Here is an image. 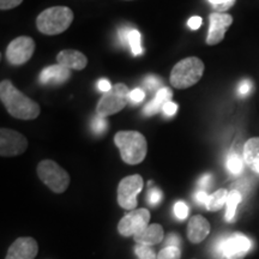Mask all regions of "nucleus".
<instances>
[{"label":"nucleus","mask_w":259,"mask_h":259,"mask_svg":"<svg viewBox=\"0 0 259 259\" xmlns=\"http://www.w3.org/2000/svg\"><path fill=\"white\" fill-rule=\"evenodd\" d=\"M177 111H178V105H176V103L171 102V101L167 102L166 105L163 106V108H162V112H163L164 115H167V116L174 115L177 113Z\"/></svg>","instance_id":"72a5a7b5"},{"label":"nucleus","mask_w":259,"mask_h":259,"mask_svg":"<svg viewBox=\"0 0 259 259\" xmlns=\"http://www.w3.org/2000/svg\"><path fill=\"white\" fill-rule=\"evenodd\" d=\"M174 213L179 220H185L189 216V206L184 202H177L174 205Z\"/></svg>","instance_id":"c85d7f7f"},{"label":"nucleus","mask_w":259,"mask_h":259,"mask_svg":"<svg viewBox=\"0 0 259 259\" xmlns=\"http://www.w3.org/2000/svg\"><path fill=\"white\" fill-rule=\"evenodd\" d=\"M196 200L197 203L200 204V205H206V203H208L209 200V194L206 193L205 191L200 190L196 193Z\"/></svg>","instance_id":"c9c22d12"},{"label":"nucleus","mask_w":259,"mask_h":259,"mask_svg":"<svg viewBox=\"0 0 259 259\" xmlns=\"http://www.w3.org/2000/svg\"><path fill=\"white\" fill-rule=\"evenodd\" d=\"M210 233V223L203 216L197 215L190 219L187 225V238L192 244L202 242Z\"/></svg>","instance_id":"2eb2a0df"},{"label":"nucleus","mask_w":259,"mask_h":259,"mask_svg":"<svg viewBox=\"0 0 259 259\" xmlns=\"http://www.w3.org/2000/svg\"><path fill=\"white\" fill-rule=\"evenodd\" d=\"M235 2L236 0H209L212 8L216 10V12H220V14H225L227 10H229L235 4Z\"/></svg>","instance_id":"a878e982"},{"label":"nucleus","mask_w":259,"mask_h":259,"mask_svg":"<svg viewBox=\"0 0 259 259\" xmlns=\"http://www.w3.org/2000/svg\"><path fill=\"white\" fill-rule=\"evenodd\" d=\"M242 199L241 193L238 190H233L229 192L227 198V210H226V221L233 222L236 215V208Z\"/></svg>","instance_id":"aec40b11"},{"label":"nucleus","mask_w":259,"mask_h":259,"mask_svg":"<svg viewBox=\"0 0 259 259\" xmlns=\"http://www.w3.org/2000/svg\"><path fill=\"white\" fill-rule=\"evenodd\" d=\"M144 85L147 87L149 90H153V92L156 90L157 93L158 90H160L158 88L162 87V80L156 76H148L147 78L144 79ZM162 88H163V87H162Z\"/></svg>","instance_id":"cd10ccee"},{"label":"nucleus","mask_w":259,"mask_h":259,"mask_svg":"<svg viewBox=\"0 0 259 259\" xmlns=\"http://www.w3.org/2000/svg\"><path fill=\"white\" fill-rule=\"evenodd\" d=\"M22 3H23V0H0V9L3 11H6V10L17 8Z\"/></svg>","instance_id":"7c9ffc66"},{"label":"nucleus","mask_w":259,"mask_h":259,"mask_svg":"<svg viewBox=\"0 0 259 259\" xmlns=\"http://www.w3.org/2000/svg\"><path fill=\"white\" fill-rule=\"evenodd\" d=\"M251 90H252V83L250 80H244V82H241L238 87V94L241 96H245L247 95V94H250Z\"/></svg>","instance_id":"473e14b6"},{"label":"nucleus","mask_w":259,"mask_h":259,"mask_svg":"<svg viewBox=\"0 0 259 259\" xmlns=\"http://www.w3.org/2000/svg\"><path fill=\"white\" fill-rule=\"evenodd\" d=\"M210 183H211V176L210 174H204L198 181V186L204 191L210 186Z\"/></svg>","instance_id":"4c0bfd02"},{"label":"nucleus","mask_w":259,"mask_h":259,"mask_svg":"<svg viewBox=\"0 0 259 259\" xmlns=\"http://www.w3.org/2000/svg\"><path fill=\"white\" fill-rule=\"evenodd\" d=\"M145 99V93L143 92L142 89H134L130 94V100H131L134 103H138V102H142L143 100Z\"/></svg>","instance_id":"2f4dec72"},{"label":"nucleus","mask_w":259,"mask_h":259,"mask_svg":"<svg viewBox=\"0 0 259 259\" xmlns=\"http://www.w3.org/2000/svg\"><path fill=\"white\" fill-rule=\"evenodd\" d=\"M28 148V139L19 132L10 128L0 130V155L12 157L23 154Z\"/></svg>","instance_id":"9d476101"},{"label":"nucleus","mask_w":259,"mask_h":259,"mask_svg":"<svg viewBox=\"0 0 259 259\" xmlns=\"http://www.w3.org/2000/svg\"><path fill=\"white\" fill-rule=\"evenodd\" d=\"M162 200V192L158 189H151L148 192V203L151 206H156Z\"/></svg>","instance_id":"c756f323"},{"label":"nucleus","mask_w":259,"mask_h":259,"mask_svg":"<svg viewBox=\"0 0 259 259\" xmlns=\"http://www.w3.org/2000/svg\"><path fill=\"white\" fill-rule=\"evenodd\" d=\"M204 63L197 57H189L174 65L170 72V84L177 89H187L202 78Z\"/></svg>","instance_id":"20e7f679"},{"label":"nucleus","mask_w":259,"mask_h":259,"mask_svg":"<svg viewBox=\"0 0 259 259\" xmlns=\"http://www.w3.org/2000/svg\"><path fill=\"white\" fill-rule=\"evenodd\" d=\"M173 97V92L169 88H161L156 93V96L151 100L150 103H148L147 106L144 107L143 113L145 115H155L157 114L158 112L163 108V106L166 105L167 102L170 101V99Z\"/></svg>","instance_id":"6ab92c4d"},{"label":"nucleus","mask_w":259,"mask_h":259,"mask_svg":"<svg viewBox=\"0 0 259 259\" xmlns=\"http://www.w3.org/2000/svg\"><path fill=\"white\" fill-rule=\"evenodd\" d=\"M35 52V42L29 36H19L10 42L6 48V59L14 66L23 65L31 59Z\"/></svg>","instance_id":"1a4fd4ad"},{"label":"nucleus","mask_w":259,"mask_h":259,"mask_svg":"<svg viewBox=\"0 0 259 259\" xmlns=\"http://www.w3.org/2000/svg\"><path fill=\"white\" fill-rule=\"evenodd\" d=\"M112 84L108 82V80L107 79H101L99 82V89L101 90V92H103V93H107V92H109V90L112 89Z\"/></svg>","instance_id":"ea45409f"},{"label":"nucleus","mask_w":259,"mask_h":259,"mask_svg":"<svg viewBox=\"0 0 259 259\" xmlns=\"http://www.w3.org/2000/svg\"><path fill=\"white\" fill-rule=\"evenodd\" d=\"M242 157L247 167L259 174V137L251 138L246 142Z\"/></svg>","instance_id":"a211bd4d"},{"label":"nucleus","mask_w":259,"mask_h":259,"mask_svg":"<svg viewBox=\"0 0 259 259\" xmlns=\"http://www.w3.org/2000/svg\"><path fill=\"white\" fill-rule=\"evenodd\" d=\"M252 241L241 233L222 238L215 246V252L220 258L244 259L252 248Z\"/></svg>","instance_id":"0eeeda50"},{"label":"nucleus","mask_w":259,"mask_h":259,"mask_svg":"<svg viewBox=\"0 0 259 259\" xmlns=\"http://www.w3.org/2000/svg\"><path fill=\"white\" fill-rule=\"evenodd\" d=\"M38 245L32 238H18L10 246L5 259H35Z\"/></svg>","instance_id":"ddd939ff"},{"label":"nucleus","mask_w":259,"mask_h":259,"mask_svg":"<svg viewBox=\"0 0 259 259\" xmlns=\"http://www.w3.org/2000/svg\"><path fill=\"white\" fill-rule=\"evenodd\" d=\"M73 17L72 10L67 6H53L37 16L36 28L44 35H59L69 29Z\"/></svg>","instance_id":"7ed1b4c3"},{"label":"nucleus","mask_w":259,"mask_h":259,"mask_svg":"<svg viewBox=\"0 0 259 259\" xmlns=\"http://www.w3.org/2000/svg\"><path fill=\"white\" fill-rule=\"evenodd\" d=\"M244 157H241L240 155L236 153H231L227 156L226 166L227 169L229 170V173L233 176H239L244 170Z\"/></svg>","instance_id":"4be33fe9"},{"label":"nucleus","mask_w":259,"mask_h":259,"mask_svg":"<svg viewBox=\"0 0 259 259\" xmlns=\"http://www.w3.org/2000/svg\"><path fill=\"white\" fill-rule=\"evenodd\" d=\"M209 31L206 36V44L209 46L218 45L225 38L226 31L228 30L233 23V17L228 14L212 12L209 16Z\"/></svg>","instance_id":"f8f14e48"},{"label":"nucleus","mask_w":259,"mask_h":259,"mask_svg":"<svg viewBox=\"0 0 259 259\" xmlns=\"http://www.w3.org/2000/svg\"><path fill=\"white\" fill-rule=\"evenodd\" d=\"M179 244H180L179 236H178L177 234H169L168 235V240H167L166 246H164V247H167V246H176V247H179Z\"/></svg>","instance_id":"58836bf2"},{"label":"nucleus","mask_w":259,"mask_h":259,"mask_svg":"<svg viewBox=\"0 0 259 259\" xmlns=\"http://www.w3.org/2000/svg\"><path fill=\"white\" fill-rule=\"evenodd\" d=\"M130 94L131 92L126 84H114L109 92L103 93L100 101L97 102L96 115L107 118L122 111L130 102Z\"/></svg>","instance_id":"39448f33"},{"label":"nucleus","mask_w":259,"mask_h":259,"mask_svg":"<svg viewBox=\"0 0 259 259\" xmlns=\"http://www.w3.org/2000/svg\"><path fill=\"white\" fill-rule=\"evenodd\" d=\"M107 127H108V122H107L105 118H101V116L96 115L95 118L93 119L92 128H93L94 134L101 135V134H103V132H106Z\"/></svg>","instance_id":"bb28decb"},{"label":"nucleus","mask_w":259,"mask_h":259,"mask_svg":"<svg viewBox=\"0 0 259 259\" xmlns=\"http://www.w3.org/2000/svg\"><path fill=\"white\" fill-rule=\"evenodd\" d=\"M135 253L141 259H157L156 253L153 251V248H150V246L137 245L135 247Z\"/></svg>","instance_id":"393cba45"},{"label":"nucleus","mask_w":259,"mask_h":259,"mask_svg":"<svg viewBox=\"0 0 259 259\" xmlns=\"http://www.w3.org/2000/svg\"><path fill=\"white\" fill-rule=\"evenodd\" d=\"M0 99L10 114L21 120H34L41 113L40 105L19 92L9 79L0 83Z\"/></svg>","instance_id":"f257e3e1"},{"label":"nucleus","mask_w":259,"mask_h":259,"mask_svg":"<svg viewBox=\"0 0 259 259\" xmlns=\"http://www.w3.org/2000/svg\"><path fill=\"white\" fill-rule=\"evenodd\" d=\"M37 176L48 189L56 193H63L70 185V176L53 160H44L37 166Z\"/></svg>","instance_id":"423d86ee"},{"label":"nucleus","mask_w":259,"mask_h":259,"mask_svg":"<svg viewBox=\"0 0 259 259\" xmlns=\"http://www.w3.org/2000/svg\"><path fill=\"white\" fill-rule=\"evenodd\" d=\"M130 30H131V28H130V27H124V28H121L120 30H119V40H120L122 46H126V45H128Z\"/></svg>","instance_id":"f704fd0d"},{"label":"nucleus","mask_w":259,"mask_h":259,"mask_svg":"<svg viewBox=\"0 0 259 259\" xmlns=\"http://www.w3.org/2000/svg\"><path fill=\"white\" fill-rule=\"evenodd\" d=\"M114 143L120 151L122 161L127 164H138L148 153L147 139L138 131H120L114 136Z\"/></svg>","instance_id":"f03ea898"},{"label":"nucleus","mask_w":259,"mask_h":259,"mask_svg":"<svg viewBox=\"0 0 259 259\" xmlns=\"http://www.w3.org/2000/svg\"><path fill=\"white\" fill-rule=\"evenodd\" d=\"M128 46L131 48L134 56H141L143 53V48L141 44V32L137 29L131 28L128 34Z\"/></svg>","instance_id":"5701e85b"},{"label":"nucleus","mask_w":259,"mask_h":259,"mask_svg":"<svg viewBox=\"0 0 259 259\" xmlns=\"http://www.w3.org/2000/svg\"><path fill=\"white\" fill-rule=\"evenodd\" d=\"M150 221V212L147 209H137L130 211L120 220L118 232L122 236H134L147 228Z\"/></svg>","instance_id":"9b49d317"},{"label":"nucleus","mask_w":259,"mask_h":259,"mask_svg":"<svg viewBox=\"0 0 259 259\" xmlns=\"http://www.w3.org/2000/svg\"><path fill=\"white\" fill-rule=\"evenodd\" d=\"M229 192L225 189L218 190L216 192H213L212 194L209 196V200L206 203V209L209 211H218L222 208L223 205L227 203V198H228Z\"/></svg>","instance_id":"412c9836"},{"label":"nucleus","mask_w":259,"mask_h":259,"mask_svg":"<svg viewBox=\"0 0 259 259\" xmlns=\"http://www.w3.org/2000/svg\"><path fill=\"white\" fill-rule=\"evenodd\" d=\"M202 22L203 19L199 17V16H193V17H191L189 19V27L192 29V30H197V29L200 28V25H202Z\"/></svg>","instance_id":"e433bc0d"},{"label":"nucleus","mask_w":259,"mask_h":259,"mask_svg":"<svg viewBox=\"0 0 259 259\" xmlns=\"http://www.w3.org/2000/svg\"><path fill=\"white\" fill-rule=\"evenodd\" d=\"M143 178L139 174L126 177L119 183L118 204L122 209L134 210L137 206V194L143 190Z\"/></svg>","instance_id":"6e6552de"},{"label":"nucleus","mask_w":259,"mask_h":259,"mask_svg":"<svg viewBox=\"0 0 259 259\" xmlns=\"http://www.w3.org/2000/svg\"><path fill=\"white\" fill-rule=\"evenodd\" d=\"M163 235L164 233H163V228H162V226L154 223V225L148 226L147 228L143 229L142 232L135 234L134 239L138 245L151 246V245H156L158 242H161L162 239H163Z\"/></svg>","instance_id":"f3484780"},{"label":"nucleus","mask_w":259,"mask_h":259,"mask_svg":"<svg viewBox=\"0 0 259 259\" xmlns=\"http://www.w3.org/2000/svg\"><path fill=\"white\" fill-rule=\"evenodd\" d=\"M71 78V70L61 65H52L42 70L40 82L42 84H63Z\"/></svg>","instance_id":"dca6fc26"},{"label":"nucleus","mask_w":259,"mask_h":259,"mask_svg":"<svg viewBox=\"0 0 259 259\" xmlns=\"http://www.w3.org/2000/svg\"><path fill=\"white\" fill-rule=\"evenodd\" d=\"M57 63L69 70L82 71L88 65V58L76 50H64L57 56Z\"/></svg>","instance_id":"4468645a"},{"label":"nucleus","mask_w":259,"mask_h":259,"mask_svg":"<svg viewBox=\"0 0 259 259\" xmlns=\"http://www.w3.org/2000/svg\"><path fill=\"white\" fill-rule=\"evenodd\" d=\"M181 252L179 247L176 246H167L158 252L157 259H180Z\"/></svg>","instance_id":"b1692460"}]
</instances>
